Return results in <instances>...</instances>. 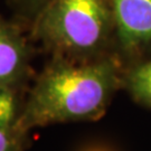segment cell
Returning <instances> with one entry per match:
<instances>
[{
	"label": "cell",
	"mask_w": 151,
	"mask_h": 151,
	"mask_svg": "<svg viewBox=\"0 0 151 151\" xmlns=\"http://www.w3.org/2000/svg\"><path fill=\"white\" fill-rule=\"evenodd\" d=\"M116 67L109 60L52 62L28 87L16 128L28 132L49 124L95 121L119 88Z\"/></svg>",
	"instance_id": "6da1fadb"
},
{
	"label": "cell",
	"mask_w": 151,
	"mask_h": 151,
	"mask_svg": "<svg viewBox=\"0 0 151 151\" xmlns=\"http://www.w3.org/2000/svg\"><path fill=\"white\" fill-rule=\"evenodd\" d=\"M109 24L104 0H53L36 18L34 35L58 53L84 56L102 45Z\"/></svg>",
	"instance_id": "7a4b0ae2"
},
{
	"label": "cell",
	"mask_w": 151,
	"mask_h": 151,
	"mask_svg": "<svg viewBox=\"0 0 151 151\" xmlns=\"http://www.w3.org/2000/svg\"><path fill=\"white\" fill-rule=\"evenodd\" d=\"M32 48L22 28L0 16V87L27 92Z\"/></svg>",
	"instance_id": "3957f363"
},
{
	"label": "cell",
	"mask_w": 151,
	"mask_h": 151,
	"mask_svg": "<svg viewBox=\"0 0 151 151\" xmlns=\"http://www.w3.org/2000/svg\"><path fill=\"white\" fill-rule=\"evenodd\" d=\"M121 42L135 47L151 42V0H113Z\"/></svg>",
	"instance_id": "277c9868"
},
{
	"label": "cell",
	"mask_w": 151,
	"mask_h": 151,
	"mask_svg": "<svg viewBox=\"0 0 151 151\" xmlns=\"http://www.w3.org/2000/svg\"><path fill=\"white\" fill-rule=\"evenodd\" d=\"M25 95V92L0 87V129L16 127Z\"/></svg>",
	"instance_id": "5b68a950"
},
{
	"label": "cell",
	"mask_w": 151,
	"mask_h": 151,
	"mask_svg": "<svg viewBox=\"0 0 151 151\" xmlns=\"http://www.w3.org/2000/svg\"><path fill=\"white\" fill-rule=\"evenodd\" d=\"M128 88L137 101L151 108V62L140 65L130 74Z\"/></svg>",
	"instance_id": "8992f818"
},
{
	"label": "cell",
	"mask_w": 151,
	"mask_h": 151,
	"mask_svg": "<svg viewBox=\"0 0 151 151\" xmlns=\"http://www.w3.org/2000/svg\"><path fill=\"white\" fill-rule=\"evenodd\" d=\"M30 145L29 133L15 128L0 129V151H26Z\"/></svg>",
	"instance_id": "52a82bcc"
},
{
	"label": "cell",
	"mask_w": 151,
	"mask_h": 151,
	"mask_svg": "<svg viewBox=\"0 0 151 151\" xmlns=\"http://www.w3.org/2000/svg\"><path fill=\"white\" fill-rule=\"evenodd\" d=\"M45 1L46 0H17V6L25 16V14H34Z\"/></svg>",
	"instance_id": "ba28073f"
},
{
	"label": "cell",
	"mask_w": 151,
	"mask_h": 151,
	"mask_svg": "<svg viewBox=\"0 0 151 151\" xmlns=\"http://www.w3.org/2000/svg\"><path fill=\"white\" fill-rule=\"evenodd\" d=\"M95 151H96V150H95Z\"/></svg>",
	"instance_id": "9c48e42d"
}]
</instances>
